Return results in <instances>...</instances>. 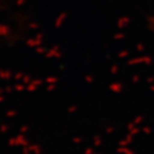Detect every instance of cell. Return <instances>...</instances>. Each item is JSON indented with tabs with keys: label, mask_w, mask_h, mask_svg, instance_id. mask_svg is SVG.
Returning <instances> with one entry per match:
<instances>
[]
</instances>
